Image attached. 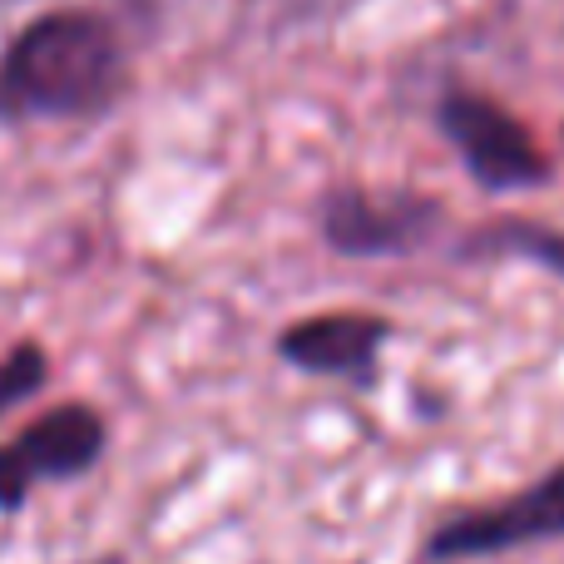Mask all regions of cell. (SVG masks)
I'll return each mask as SVG.
<instances>
[{"label":"cell","instance_id":"8","mask_svg":"<svg viewBox=\"0 0 564 564\" xmlns=\"http://www.w3.org/2000/svg\"><path fill=\"white\" fill-rule=\"evenodd\" d=\"M50 371L55 367H50V351L40 337L10 341V351H0V421H6L10 411L30 406V401L50 387Z\"/></svg>","mask_w":564,"mask_h":564},{"label":"cell","instance_id":"1","mask_svg":"<svg viewBox=\"0 0 564 564\" xmlns=\"http://www.w3.org/2000/svg\"><path fill=\"white\" fill-rule=\"evenodd\" d=\"M124 85V40L99 10H45L0 55V119H99L119 105Z\"/></svg>","mask_w":564,"mask_h":564},{"label":"cell","instance_id":"7","mask_svg":"<svg viewBox=\"0 0 564 564\" xmlns=\"http://www.w3.org/2000/svg\"><path fill=\"white\" fill-rule=\"evenodd\" d=\"M460 263H486V258H516L540 273L564 282V228L530 224V218H500V224L476 228L470 238H460L456 248Z\"/></svg>","mask_w":564,"mask_h":564},{"label":"cell","instance_id":"6","mask_svg":"<svg viewBox=\"0 0 564 564\" xmlns=\"http://www.w3.org/2000/svg\"><path fill=\"white\" fill-rule=\"evenodd\" d=\"M397 337V322L371 307H322L282 322L273 337V357L282 367L317 381H337L351 391L381 387V361Z\"/></svg>","mask_w":564,"mask_h":564},{"label":"cell","instance_id":"2","mask_svg":"<svg viewBox=\"0 0 564 564\" xmlns=\"http://www.w3.org/2000/svg\"><path fill=\"white\" fill-rule=\"evenodd\" d=\"M436 129L460 159L466 178L490 198L535 194L555 178V159L540 149L525 119L480 89H446L436 99Z\"/></svg>","mask_w":564,"mask_h":564},{"label":"cell","instance_id":"3","mask_svg":"<svg viewBox=\"0 0 564 564\" xmlns=\"http://www.w3.org/2000/svg\"><path fill=\"white\" fill-rule=\"evenodd\" d=\"M109 456V416L95 401H55L0 441V516H20L45 486H75Z\"/></svg>","mask_w":564,"mask_h":564},{"label":"cell","instance_id":"9","mask_svg":"<svg viewBox=\"0 0 564 564\" xmlns=\"http://www.w3.org/2000/svg\"><path fill=\"white\" fill-rule=\"evenodd\" d=\"M89 564H124V555H99V560H89Z\"/></svg>","mask_w":564,"mask_h":564},{"label":"cell","instance_id":"5","mask_svg":"<svg viewBox=\"0 0 564 564\" xmlns=\"http://www.w3.org/2000/svg\"><path fill=\"white\" fill-rule=\"evenodd\" d=\"M535 545H564V460L520 486L516 496L441 516L421 535V564H470Z\"/></svg>","mask_w":564,"mask_h":564},{"label":"cell","instance_id":"4","mask_svg":"<svg viewBox=\"0 0 564 564\" xmlns=\"http://www.w3.org/2000/svg\"><path fill=\"white\" fill-rule=\"evenodd\" d=\"M312 224L327 253L351 263L377 258H416L446 224V204L416 188H367V184H332L312 204Z\"/></svg>","mask_w":564,"mask_h":564}]
</instances>
